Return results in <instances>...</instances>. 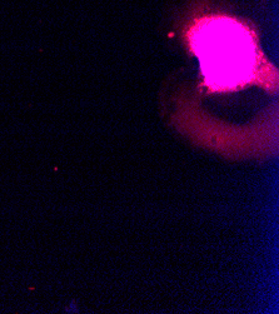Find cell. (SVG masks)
Listing matches in <instances>:
<instances>
[{"mask_svg": "<svg viewBox=\"0 0 279 314\" xmlns=\"http://www.w3.org/2000/svg\"><path fill=\"white\" fill-rule=\"evenodd\" d=\"M190 46L213 92L235 90L260 81L263 57L252 31L227 16L205 18L190 31Z\"/></svg>", "mask_w": 279, "mask_h": 314, "instance_id": "cell-1", "label": "cell"}]
</instances>
